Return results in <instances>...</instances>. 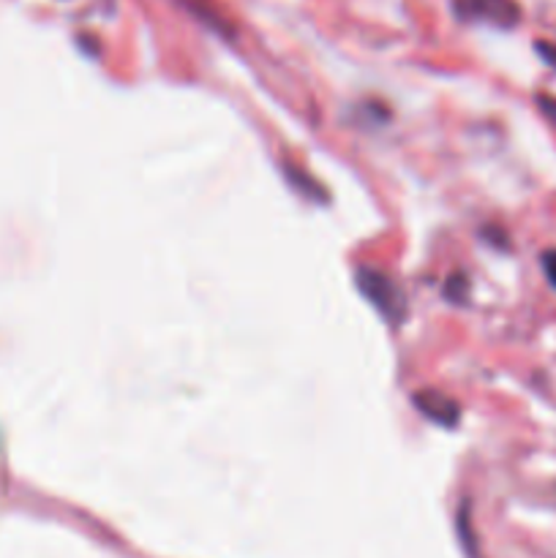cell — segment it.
Here are the masks:
<instances>
[{"instance_id":"cell-2","label":"cell","mask_w":556,"mask_h":558,"mask_svg":"<svg viewBox=\"0 0 556 558\" xmlns=\"http://www.w3.org/2000/svg\"><path fill=\"white\" fill-rule=\"evenodd\" d=\"M456 14L461 20L488 22V25L512 27L521 16L516 0H456Z\"/></svg>"},{"instance_id":"cell-3","label":"cell","mask_w":556,"mask_h":558,"mask_svg":"<svg viewBox=\"0 0 556 558\" xmlns=\"http://www.w3.org/2000/svg\"><path fill=\"white\" fill-rule=\"evenodd\" d=\"M414 407L423 412V417L434 420L439 425H456L458 423V403L452 398L442 396L436 390H423L414 396Z\"/></svg>"},{"instance_id":"cell-4","label":"cell","mask_w":556,"mask_h":558,"mask_svg":"<svg viewBox=\"0 0 556 558\" xmlns=\"http://www.w3.org/2000/svg\"><path fill=\"white\" fill-rule=\"evenodd\" d=\"M545 267H548V276L554 278V283H556V256H548V262H545Z\"/></svg>"},{"instance_id":"cell-1","label":"cell","mask_w":556,"mask_h":558,"mask_svg":"<svg viewBox=\"0 0 556 558\" xmlns=\"http://www.w3.org/2000/svg\"><path fill=\"white\" fill-rule=\"evenodd\" d=\"M354 278H358L360 292L368 298V303L374 305L387 322L401 325L403 316H407V300H403V292L396 287V281L387 278L385 272L376 270V267H360Z\"/></svg>"}]
</instances>
